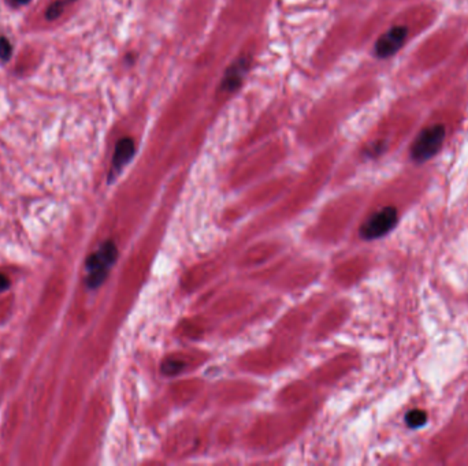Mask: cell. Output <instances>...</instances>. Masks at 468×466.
<instances>
[{
    "label": "cell",
    "instance_id": "cell-7",
    "mask_svg": "<svg viewBox=\"0 0 468 466\" xmlns=\"http://www.w3.org/2000/svg\"><path fill=\"white\" fill-rule=\"evenodd\" d=\"M405 423L410 428H421L427 423V413L425 410H411L405 416Z\"/></svg>",
    "mask_w": 468,
    "mask_h": 466
},
{
    "label": "cell",
    "instance_id": "cell-11",
    "mask_svg": "<svg viewBox=\"0 0 468 466\" xmlns=\"http://www.w3.org/2000/svg\"><path fill=\"white\" fill-rule=\"evenodd\" d=\"M8 288H10V281H8V278L0 272V293L5 292Z\"/></svg>",
    "mask_w": 468,
    "mask_h": 466
},
{
    "label": "cell",
    "instance_id": "cell-6",
    "mask_svg": "<svg viewBox=\"0 0 468 466\" xmlns=\"http://www.w3.org/2000/svg\"><path fill=\"white\" fill-rule=\"evenodd\" d=\"M135 154H136V145H135V141L132 139L125 137V139H121L117 143L114 156H113L111 170H110V174H109L110 182H113L121 174V171L133 159Z\"/></svg>",
    "mask_w": 468,
    "mask_h": 466
},
{
    "label": "cell",
    "instance_id": "cell-4",
    "mask_svg": "<svg viewBox=\"0 0 468 466\" xmlns=\"http://www.w3.org/2000/svg\"><path fill=\"white\" fill-rule=\"evenodd\" d=\"M408 36L407 26L397 25L385 32L375 43V54L378 58H390L404 45Z\"/></svg>",
    "mask_w": 468,
    "mask_h": 466
},
{
    "label": "cell",
    "instance_id": "cell-12",
    "mask_svg": "<svg viewBox=\"0 0 468 466\" xmlns=\"http://www.w3.org/2000/svg\"><path fill=\"white\" fill-rule=\"evenodd\" d=\"M30 0H8V4L14 8H18V7H22V5H26L29 4Z\"/></svg>",
    "mask_w": 468,
    "mask_h": 466
},
{
    "label": "cell",
    "instance_id": "cell-2",
    "mask_svg": "<svg viewBox=\"0 0 468 466\" xmlns=\"http://www.w3.org/2000/svg\"><path fill=\"white\" fill-rule=\"evenodd\" d=\"M445 136L447 130L444 125H433L423 129L411 147V157L418 163L432 159L443 148Z\"/></svg>",
    "mask_w": 468,
    "mask_h": 466
},
{
    "label": "cell",
    "instance_id": "cell-8",
    "mask_svg": "<svg viewBox=\"0 0 468 466\" xmlns=\"http://www.w3.org/2000/svg\"><path fill=\"white\" fill-rule=\"evenodd\" d=\"M69 3H71V1L70 0H55V1H52L45 11V18L48 21L58 19L63 14V10Z\"/></svg>",
    "mask_w": 468,
    "mask_h": 466
},
{
    "label": "cell",
    "instance_id": "cell-10",
    "mask_svg": "<svg viewBox=\"0 0 468 466\" xmlns=\"http://www.w3.org/2000/svg\"><path fill=\"white\" fill-rule=\"evenodd\" d=\"M182 364L179 362V361H177V362H174L172 360H168L166 364H163V372L166 373V375H175V373H178L181 369H182Z\"/></svg>",
    "mask_w": 468,
    "mask_h": 466
},
{
    "label": "cell",
    "instance_id": "cell-9",
    "mask_svg": "<svg viewBox=\"0 0 468 466\" xmlns=\"http://www.w3.org/2000/svg\"><path fill=\"white\" fill-rule=\"evenodd\" d=\"M12 56V45L5 36H0V60L3 63L8 62Z\"/></svg>",
    "mask_w": 468,
    "mask_h": 466
},
{
    "label": "cell",
    "instance_id": "cell-5",
    "mask_svg": "<svg viewBox=\"0 0 468 466\" xmlns=\"http://www.w3.org/2000/svg\"><path fill=\"white\" fill-rule=\"evenodd\" d=\"M251 62L248 58L243 56L237 60H234L226 70L221 86H219V92L222 93H233L236 92L241 84L244 82V78L249 70Z\"/></svg>",
    "mask_w": 468,
    "mask_h": 466
},
{
    "label": "cell",
    "instance_id": "cell-1",
    "mask_svg": "<svg viewBox=\"0 0 468 466\" xmlns=\"http://www.w3.org/2000/svg\"><path fill=\"white\" fill-rule=\"evenodd\" d=\"M118 252L111 241H106L100 248L93 252L85 261L87 285L89 289H98L107 278L111 267L115 264Z\"/></svg>",
    "mask_w": 468,
    "mask_h": 466
},
{
    "label": "cell",
    "instance_id": "cell-3",
    "mask_svg": "<svg viewBox=\"0 0 468 466\" xmlns=\"http://www.w3.org/2000/svg\"><path fill=\"white\" fill-rule=\"evenodd\" d=\"M397 223V209L394 207H385L370 216L361 226L360 235L364 240H375L388 234Z\"/></svg>",
    "mask_w": 468,
    "mask_h": 466
}]
</instances>
